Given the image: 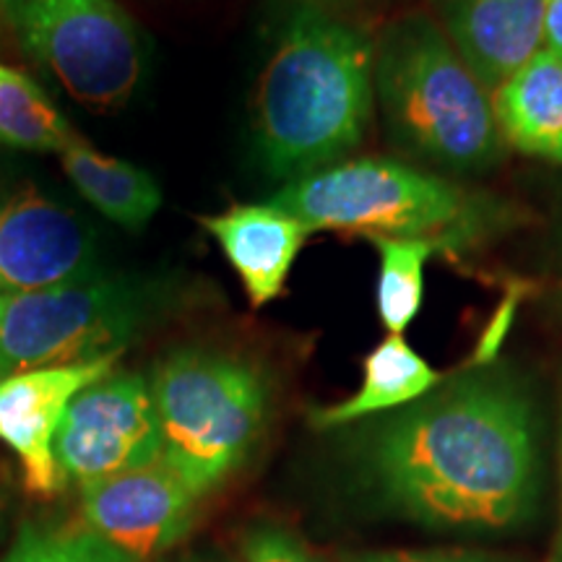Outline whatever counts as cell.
I'll list each match as a JSON object with an SVG mask.
<instances>
[{
    "instance_id": "cell-3",
    "label": "cell",
    "mask_w": 562,
    "mask_h": 562,
    "mask_svg": "<svg viewBox=\"0 0 562 562\" xmlns=\"http://www.w3.org/2000/svg\"><path fill=\"white\" fill-rule=\"evenodd\" d=\"M311 232L368 237H438L461 252L495 240L524 222V211L398 159H347L269 199Z\"/></svg>"
},
{
    "instance_id": "cell-7",
    "label": "cell",
    "mask_w": 562,
    "mask_h": 562,
    "mask_svg": "<svg viewBox=\"0 0 562 562\" xmlns=\"http://www.w3.org/2000/svg\"><path fill=\"white\" fill-rule=\"evenodd\" d=\"M0 13L24 53L91 110L123 108L144 81V34L117 0H0Z\"/></svg>"
},
{
    "instance_id": "cell-13",
    "label": "cell",
    "mask_w": 562,
    "mask_h": 562,
    "mask_svg": "<svg viewBox=\"0 0 562 562\" xmlns=\"http://www.w3.org/2000/svg\"><path fill=\"white\" fill-rule=\"evenodd\" d=\"M550 0H456L448 37L492 94L544 50Z\"/></svg>"
},
{
    "instance_id": "cell-2",
    "label": "cell",
    "mask_w": 562,
    "mask_h": 562,
    "mask_svg": "<svg viewBox=\"0 0 562 562\" xmlns=\"http://www.w3.org/2000/svg\"><path fill=\"white\" fill-rule=\"evenodd\" d=\"M375 108V40L321 0L281 19L252 100V146L281 186L347 161Z\"/></svg>"
},
{
    "instance_id": "cell-15",
    "label": "cell",
    "mask_w": 562,
    "mask_h": 562,
    "mask_svg": "<svg viewBox=\"0 0 562 562\" xmlns=\"http://www.w3.org/2000/svg\"><path fill=\"white\" fill-rule=\"evenodd\" d=\"M442 383V375L432 368L409 341L398 334H389L362 362V385L339 404L318 406L311 412V425L318 430L351 425L372 414L398 412Z\"/></svg>"
},
{
    "instance_id": "cell-25",
    "label": "cell",
    "mask_w": 562,
    "mask_h": 562,
    "mask_svg": "<svg viewBox=\"0 0 562 562\" xmlns=\"http://www.w3.org/2000/svg\"><path fill=\"white\" fill-rule=\"evenodd\" d=\"M0 19H3V13H0Z\"/></svg>"
},
{
    "instance_id": "cell-12",
    "label": "cell",
    "mask_w": 562,
    "mask_h": 562,
    "mask_svg": "<svg viewBox=\"0 0 562 562\" xmlns=\"http://www.w3.org/2000/svg\"><path fill=\"white\" fill-rule=\"evenodd\" d=\"M227 263L243 281L252 307H263L284 294L286 279L311 227L277 203H235L222 214L201 220Z\"/></svg>"
},
{
    "instance_id": "cell-18",
    "label": "cell",
    "mask_w": 562,
    "mask_h": 562,
    "mask_svg": "<svg viewBox=\"0 0 562 562\" xmlns=\"http://www.w3.org/2000/svg\"><path fill=\"white\" fill-rule=\"evenodd\" d=\"M76 133L30 76L0 63V144L24 151H63Z\"/></svg>"
},
{
    "instance_id": "cell-16",
    "label": "cell",
    "mask_w": 562,
    "mask_h": 562,
    "mask_svg": "<svg viewBox=\"0 0 562 562\" xmlns=\"http://www.w3.org/2000/svg\"><path fill=\"white\" fill-rule=\"evenodd\" d=\"M60 165L76 191L117 227L140 232L161 206V188L149 172L97 151L81 136L60 151Z\"/></svg>"
},
{
    "instance_id": "cell-11",
    "label": "cell",
    "mask_w": 562,
    "mask_h": 562,
    "mask_svg": "<svg viewBox=\"0 0 562 562\" xmlns=\"http://www.w3.org/2000/svg\"><path fill=\"white\" fill-rule=\"evenodd\" d=\"M123 351L94 360L53 364L16 372L0 381V442L11 448L24 469L26 490L50 497L63 490L53 442L70 402L83 389L115 372Z\"/></svg>"
},
{
    "instance_id": "cell-1",
    "label": "cell",
    "mask_w": 562,
    "mask_h": 562,
    "mask_svg": "<svg viewBox=\"0 0 562 562\" xmlns=\"http://www.w3.org/2000/svg\"><path fill=\"white\" fill-rule=\"evenodd\" d=\"M368 469L393 510L435 529H508L539 487V414L521 378L474 364L378 425Z\"/></svg>"
},
{
    "instance_id": "cell-6",
    "label": "cell",
    "mask_w": 562,
    "mask_h": 562,
    "mask_svg": "<svg viewBox=\"0 0 562 562\" xmlns=\"http://www.w3.org/2000/svg\"><path fill=\"white\" fill-rule=\"evenodd\" d=\"M161 307L151 284L97 273L0 294V381L16 372L125 351Z\"/></svg>"
},
{
    "instance_id": "cell-8",
    "label": "cell",
    "mask_w": 562,
    "mask_h": 562,
    "mask_svg": "<svg viewBox=\"0 0 562 562\" xmlns=\"http://www.w3.org/2000/svg\"><path fill=\"white\" fill-rule=\"evenodd\" d=\"M60 484H83L161 459L151 385L138 372H110L68 406L53 442Z\"/></svg>"
},
{
    "instance_id": "cell-14",
    "label": "cell",
    "mask_w": 562,
    "mask_h": 562,
    "mask_svg": "<svg viewBox=\"0 0 562 562\" xmlns=\"http://www.w3.org/2000/svg\"><path fill=\"white\" fill-rule=\"evenodd\" d=\"M505 144L526 157L562 165V58L537 53L492 91Z\"/></svg>"
},
{
    "instance_id": "cell-5",
    "label": "cell",
    "mask_w": 562,
    "mask_h": 562,
    "mask_svg": "<svg viewBox=\"0 0 562 562\" xmlns=\"http://www.w3.org/2000/svg\"><path fill=\"white\" fill-rule=\"evenodd\" d=\"M161 459L195 495L237 472L261 438L269 383L245 357L180 349L151 375Z\"/></svg>"
},
{
    "instance_id": "cell-20",
    "label": "cell",
    "mask_w": 562,
    "mask_h": 562,
    "mask_svg": "<svg viewBox=\"0 0 562 562\" xmlns=\"http://www.w3.org/2000/svg\"><path fill=\"white\" fill-rule=\"evenodd\" d=\"M243 562H326L281 526H252L243 533Z\"/></svg>"
},
{
    "instance_id": "cell-23",
    "label": "cell",
    "mask_w": 562,
    "mask_h": 562,
    "mask_svg": "<svg viewBox=\"0 0 562 562\" xmlns=\"http://www.w3.org/2000/svg\"><path fill=\"white\" fill-rule=\"evenodd\" d=\"M547 562H562V521H560V531H558V539H554V547L550 552V560Z\"/></svg>"
},
{
    "instance_id": "cell-19",
    "label": "cell",
    "mask_w": 562,
    "mask_h": 562,
    "mask_svg": "<svg viewBox=\"0 0 562 562\" xmlns=\"http://www.w3.org/2000/svg\"><path fill=\"white\" fill-rule=\"evenodd\" d=\"M0 562H121L79 526L26 524Z\"/></svg>"
},
{
    "instance_id": "cell-24",
    "label": "cell",
    "mask_w": 562,
    "mask_h": 562,
    "mask_svg": "<svg viewBox=\"0 0 562 562\" xmlns=\"http://www.w3.org/2000/svg\"><path fill=\"white\" fill-rule=\"evenodd\" d=\"M180 562H222V560H214V558H188V560H180Z\"/></svg>"
},
{
    "instance_id": "cell-21",
    "label": "cell",
    "mask_w": 562,
    "mask_h": 562,
    "mask_svg": "<svg viewBox=\"0 0 562 562\" xmlns=\"http://www.w3.org/2000/svg\"><path fill=\"white\" fill-rule=\"evenodd\" d=\"M344 562H503L501 558L467 550H389L351 554Z\"/></svg>"
},
{
    "instance_id": "cell-4",
    "label": "cell",
    "mask_w": 562,
    "mask_h": 562,
    "mask_svg": "<svg viewBox=\"0 0 562 562\" xmlns=\"http://www.w3.org/2000/svg\"><path fill=\"white\" fill-rule=\"evenodd\" d=\"M375 100L391 140L451 175H482L505 159L495 104L451 37L409 13L375 40Z\"/></svg>"
},
{
    "instance_id": "cell-10",
    "label": "cell",
    "mask_w": 562,
    "mask_h": 562,
    "mask_svg": "<svg viewBox=\"0 0 562 562\" xmlns=\"http://www.w3.org/2000/svg\"><path fill=\"white\" fill-rule=\"evenodd\" d=\"M100 273L94 232L34 182L0 172V294Z\"/></svg>"
},
{
    "instance_id": "cell-17",
    "label": "cell",
    "mask_w": 562,
    "mask_h": 562,
    "mask_svg": "<svg viewBox=\"0 0 562 562\" xmlns=\"http://www.w3.org/2000/svg\"><path fill=\"white\" fill-rule=\"evenodd\" d=\"M375 248L378 315L389 334L404 336L425 302V271L435 252L451 250L438 237H368Z\"/></svg>"
},
{
    "instance_id": "cell-22",
    "label": "cell",
    "mask_w": 562,
    "mask_h": 562,
    "mask_svg": "<svg viewBox=\"0 0 562 562\" xmlns=\"http://www.w3.org/2000/svg\"><path fill=\"white\" fill-rule=\"evenodd\" d=\"M544 50L562 58V0H550L544 16Z\"/></svg>"
},
{
    "instance_id": "cell-9",
    "label": "cell",
    "mask_w": 562,
    "mask_h": 562,
    "mask_svg": "<svg viewBox=\"0 0 562 562\" xmlns=\"http://www.w3.org/2000/svg\"><path fill=\"white\" fill-rule=\"evenodd\" d=\"M199 501L175 469L159 459L83 484L81 529L121 562H151L188 537Z\"/></svg>"
}]
</instances>
